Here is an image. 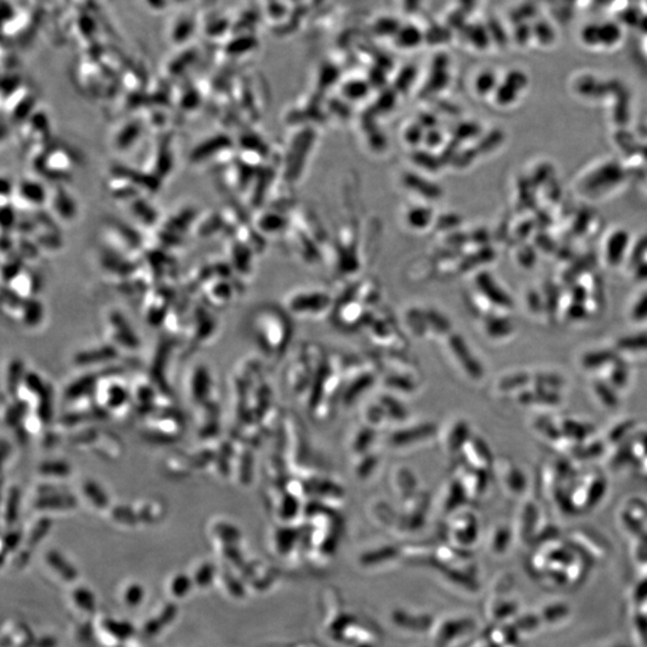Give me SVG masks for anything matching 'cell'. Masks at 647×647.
Wrapping results in <instances>:
<instances>
[{
    "instance_id": "6da1fadb",
    "label": "cell",
    "mask_w": 647,
    "mask_h": 647,
    "mask_svg": "<svg viewBox=\"0 0 647 647\" xmlns=\"http://www.w3.org/2000/svg\"><path fill=\"white\" fill-rule=\"evenodd\" d=\"M607 489L608 481L599 472L578 474L560 491L555 501L566 511L592 509L604 498Z\"/></svg>"
},
{
    "instance_id": "7a4b0ae2",
    "label": "cell",
    "mask_w": 647,
    "mask_h": 647,
    "mask_svg": "<svg viewBox=\"0 0 647 647\" xmlns=\"http://www.w3.org/2000/svg\"><path fill=\"white\" fill-rule=\"evenodd\" d=\"M254 319V329L258 342L265 352L275 357L282 355L291 339L293 327L287 315L273 307L258 310Z\"/></svg>"
},
{
    "instance_id": "3957f363",
    "label": "cell",
    "mask_w": 647,
    "mask_h": 647,
    "mask_svg": "<svg viewBox=\"0 0 647 647\" xmlns=\"http://www.w3.org/2000/svg\"><path fill=\"white\" fill-rule=\"evenodd\" d=\"M36 174L53 184H64L69 181L76 170L75 153L62 146H48L41 153L29 158Z\"/></svg>"
},
{
    "instance_id": "277c9868",
    "label": "cell",
    "mask_w": 647,
    "mask_h": 647,
    "mask_svg": "<svg viewBox=\"0 0 647 647\" xmlns=\"http://www.w3.org/2000/svg\"><path fill=\"white\" fill-rule=\"evenodd\" d=\"M102 236H104V242L106 244L104 245L106 249H109L112 252L126 258L134 264H139L143 261L146 241L131 227L126 226L119 221L109 219L107 222H104V228H102Z\"/></svg>"
},
{
    "instance_id": "5b68a950",
    "label": "cell",
    "mask_w": 647,
    "mask_h": 647,
    "mask_svg": "<svg viewBox=\"0 0 647 647\" xmlns=\"http://www.w3.org/2000/svg\"><path fill=\"white\" fill-rule=\"evenodd\" d=\"M52 127L50 116L43 109H36L33 114L19 124L17 142L19 149L31 158L50 144Z\"/></svg>"
},
{
    "instance_id": "8992f818",
    "label": "cell",
    "mask_w": 647,
    "mask_h": 647,
    "mask_svg": "<svg viewBox=\"0 0 647 647\" xmlns=\"http://www.w3.org/2000/svg\"><path fill=\"white\" fill-rule=\"evenodd\" d=\"M172 136L168 132L156 134V138L150 143L146 153L143 155L138 168L163 181L174 168V153H173Z\"/></svg>"
},
{
    "instance_id": "52a82bcc",
    "label": "cell",
    "mask_w": 647,
    "mask_h": 647,
    "mask_svg": "<svg viewBox=\"0 0 647 647\" xmlns=\"http://www.w3.org/2000/svg\"><path fill=\"white\" fill-rule=\"evenodd\" d=\"M445 348L447 350L450 357H452L453 362L462 369L464 376L474 381L482 380L484 376L483 364L460 335L450 333L447 337L445 338Z\"/></svg>"
},
{
    "instance_id": "ba28073f",
    "label": "cell",
    "mask_w": 647,
    "mask_h": 647,
    "mask_svg": "<svg viewBox=\"0 0 647 647\" xmlns=\"http://www.w3.org/2000/svg\"><path fill=\"white\" fill-rule=\"evenodd\" d=\"M146 131L138 115H130L115 125L109 136V146L115 153H127L138 146Z\"/></svg>"
},
{
    "instance_id": "9c48e42d",
    "label": "cell",
    "mask_w": 647,
    "mask_h": 647,
    "mask_svg": "<svg viewBox=\"0 0 647 647\" xmlns=\"http://www.w3.org/2000/svg\"><path fill=\"white\" fill-rule=\"evenodd\" d=\"M45 207L55 222H72L78 214L77 200L64 184H53L50 187Z\"/></svg>"
},
{
    "instance_id": "30bf717a",
    "label": "cell",
    "mask_w": 647,
    "mask_h": 647,
    "mask_svg": "<svg viewBox=\"0 0 647 647\" xmlns=\"http://www.w3.org/2000/svg\"><path fill=\"white\" fill-rule=\"evenodd\" d=\"M36 100L38 97L35 92L22 85L3 100V114L8 118L9 123L18 126L38 109Z\"/></svg>"
},
{
    "instance_id": "8fae6325",
    "label": "cell",
    "mask_w": 647,
    "mask_h": 647,
    "mask_svg": "<svg viewBox=\"0 0 647 647\" xmlns=\"http://www.w3.org/2000/svg\"><path fill=\"white\" fill-rule=\"evenodd\" d=\"M333 299L325 291H299L289 296L288 310L298 315H322L332 307Z\"/></svg>"
},
{
    "instance_id": "7c38bea8",
    "label": "cell",
    "mask_w": 647,
    "mask_h": 647,
    "mask_svg": "<svg viewBox=\"0 0 647 647\" xmlns=\"http://www.w3.org/2000/svg\"><path fill=\"white\" fill-rule=\"evenodd\" d=\"M437 433V425L432 422H422L418 425L396 429L395 432L388 434L387 446L395 450L413 447L415 445L421 444L433 437Z\"/></svg>"
},
{
    "instance_id": "4fadbf2b",
    "label": "cell",
    "mask_w": 647,
    "mask_h": 647,
    "mask_svg": "<svg viewBox=\"0 0 647 647\" xmlns=\"http://www.w3.org/2000/svg\"><path fill=\"white\" fill-rule=\"evenodd\" d=\"M368 307L364 303L357 301L355 298L345 299L342 298V301L338 305L337 312H335L333 318L338 325L345 330L367 329L369 322L373 319V315H369Z\"/></svg>"
},
{
    "instance_id": "5bb4252c",
    "label": "cell",
    "mask_w": 647,
    "mask_h": 647,
    "mask_svg": "<svg viewBox=\"0 0 647 647\" xmlns=\"http://www.w3.org/2000/svg\"><path fill=\"white\" fill-rule=\"evenodd\" d=\"M458 462L481 472L494 470L495 460L489 446L482 437L472 435L458 456Z\"/></svg>"
},
{
    "instance_id": "9a60e30c",
    "label": "cell",
    "mask_w": 647,
    "mask_h": 647,
    "mask_svg": "<svg viewBox=\"0 0 647 647\" xmlns=\"http://www.w3.org/2000/svg\"><path fill=\"white\" fill-rule=\"evenodd\" d=\"M494 470L498 474L502 489L512 496L525 494L528 489V477L517 464L509 458L495 460Z\"/></svg>"
},
{
    "instance_id": "2e32d148",
    "label": "cell",
    "mask_w": 647,
    "mask_h": 647,
    "mask_svg": "<svg viewBox=\"0 0 647 647\" xmlns=\"http://www.w3.org/2000/svg\"><path fill=\"white\" fill-rule=\"evenodd\" d=\"M367 329L369 330V338L376 342V344L384 345L385 349H393V352H396L402 350L406 347L398 330L396 329L395 322L386 315L383 317L373 315Z\"/></svg>"
},
{
    "instance_id": "e0dca14e",
    "label": "cell",
    "mask_w": 647,
    "mask_h": 647,
    "mask_svg": "<svg viewBox=\"0 0 647 647\" xmlns=\"http://www.w3.org/2000/svg\"><path fill=\"white\" fill-rule=\"evenodd\" d=\"M455 477L460 481L469 500L482 498L489 488L490 472H481L457 462Z\"/></svg>"
},
{
    "instance_id": "ac0fdd59",
    "label": "cell",
    "mask_w": 647,
    "mask_h": 647,
    "mask_svg": "<svg viewBox=\"0 0 647 647\" xmlns=\"http://www.w3.org/2000/svg\"><path fill=\"white\" fill-rule=\"evenodd\" d=\"M472 434L470 425L463 418L450 422L444 432L441 433V447L447 456L458 457L467 441L472 439Z\"/></svg>"
},
{
    "instance_id": "d6986e66",
    "label": "cell",
    "mask_w": 647,
    "mask_h": 647,
    "mask_svg": "<svg viewBox=\"0 0 647 647\" xmlns=\"http://www.w3.org/2000/svg\"><path fill=\"white\" fill-rule=\"evenodd\" d=\"M230 146H234V143L226 134H216L195 146L190 155V161L193 165H209L223 150L228 149Z\"/></svg>"
},
{
    "instance_id": "ffe728a7",
    "label": "cell",
    "mask_w": 647,
    "mask_h": 647,
    "mask_svg": "<svg viewBox=\"0 0 647 647\" xmlns=\"http://www.w3.org/2000/svg\"><path fill=\"white\" fill-rule=\"evenodd\" d=\"M516 402L528 408H555L562 403V395L559 391L530 387L514 396Z\"/></svg>"
},
{
    "instance_id": "44dd1931",
    "label": "cell",
    "mask_w": 647,
    "mask_h": 647,
    "mask_svg": "<svg viewBox=\"0 0 647 647\" xmlns=\"http://www.w3.org/2000/svg\"><path fill=\"white\" fill-rule=\"evenodd\" d=\"M253 254L247 246L234 236L226 244V259L235 275L249 276L252 273Z\"/></svg>"
},
{
    "instance_id": "7402d4cb",
    "label": "cell",
    "mask_w": 647,
    "mask_h": 647,
    "mask_svg": "<svg viewBox=\"0 0 647 647\" xmlns=\"http://www.w3.org/2000/svg\"><path fill=\"white\" fill-rule=\"evenodd\" d=\"M5 289L21 299H34L41 289V281L33 270L24 266L8 283H5Z\"/></svg>"
},
{
    "instance_id": "603a6c76",
    "label": "cell",
    "mask_w": 647,
    "mask_h": 647,
    "mask_svg": "<svg viewBox=\"0 0 647 647\" xmlns=\"http://www.w3.org/2000/svg\"><path fill=\"white\" fill-rule=\"evenodd\" d=\"M475 283L477 293L493 306L501 308V310H509L513 307L512 299L506 294L505 290H502V288L498 286L496 282L493 280V277L488 273H479L475 278Z\"/></svg>"
},
{
    "instance_id": "cb8c5ba5",
    "label": "cell",
    "mask_w": 647,
    "mask_h": 647,
    "mask_svg": "<svg viewBox=\"0 0 647 647\" xmlns=\"http://www.w3.org/2000/svg\"><path fill=\"white\" fill-rule=\"evenodd\" d=\"M229 280L230 278L223 277H214L202 288L203 298L211 307L222 308L232 301L235 286Z\"/></svg>"
},
{
    "instance_id": "d4e9b609",
    "label": "cell",
    "mask_w": 647,
    "mask_h": 647,
    "mask_svg": "<svg viewBox=\"0 0 647 647\" xmlns=\"http://www.w3.org/2000/svg\"><path fill=\"white\" fill-rule=\"evenodd\" d=\"M224 228L219 211H200L192 224L191 236L195 239H209L221 233Z\"/></svg>"
},
{
    "instance_id": "484cf974",
    "label": "cell",
    "mask_w": 647,
    "mask_h": 647,
    "mask_svg": "<svg viewBox=\"0 0 647 647\" xmlns=\"http://www.w3.org/2000/svg\"><path fill=\"white\" fill-rule=\"evenodd\" d=\"M123 205L125 212L139 226L153 229L160 222L158 210L151 205L149 198H137Z\"/></svg>"
},
{
    "instance_id": "4316f807",
    "label": "cell",
    "mask_w": 647,
    "mask_h": 647,
    "mask_svg": "<svg viewBox=\"0 0 647 647\" xmlns=\"http://www.w3.org/2000/svg\"><path fill=\"white\" fill-rule=\"evenodd\" d=\"M402 185L408 191L420 195V198L429 202L442 198V190L434 184L433 181L427 180L423 176L418 175V173H404L402 175Z\"/></svg>"
},
{
    "instance_id": "83f0119b",
    "label": "cell",
    "mask_w": 647,
    "mask_h": 647,
    "mask_svg": "<svg viewBox=\"0 0 647 647\" xmlns=\"http://www.w3.org/2000/svg\"><path fill=\"white\" fill-rule=\"evenodd\" d=\"M563 437L575 445H582L586 441L594 439L596 428L589 422L582 421L578 418H556Z\"/></svg>"
},
{
    "instance_id": "f1b7e54d",
    "label": "cell",
    "mask_w": 647,
    "mask_h": 647,
    "mask_svg": "<svg viewBox=\"0 0 647 647\" xmlns=\"http://www.w3.org/2000/svg\"><path fill=\"white\" fill-rule=\"evenodd\" d=\"M597 376L598 379L604 380L605 383L609 384L610 386L614 387L619 392V391L626 390V387L629 386V380H631V368L627 364V361L619 355Z\"/></svg>"
},
{
    "instance_id": "f546056e",
    "label": "cell",
    "mask_w": 647,
    "mask_h": 647,
    "mask_svg": "<svg viewBox=\"0 0 647 647\" xmlns=\"http://www.w3.org/2000/svg\"><path fill=\"white\" fill-rule=\"evenodd\" d=\"M390 486L393 494L404 500L411 498L418 491L416 476L406 467H396L395 470H392Z\"/></svg>"
},
{
    "instance_id": "4dcf8cb0",
    "label": "cell",
    "mask_w": 647,
    "mask_h": 647,
    "mask_svg": "<svg viewBox=\"0 0 647 647\" xmlns=\"http://www.w3.org/2000/svg\"><path fill=\"white\" fill-rule=\"evenodd\" d=\"M533 373L512 371L501 376L496 383V391L502 396H516L521 391L533 387Z\"/></svg>"
},
{
    "instance_id": "1f68e13d",
    "label": "cell",
    "mask_w": 647,
    "mask_h": 647,
    "mask_svg": "<svg viewBox=\"0 0 647 647\" xmlns=\"http://www.w3.org/2000/svg\"><path fill=\"white\" fill-rule=\"evenodd\" d=\"M288 217H284V214L278 212L276 209H270L265 210L258 214L257 219L254 221V228L263 235H276L282 233L288 228Z\"/></svg>"
},
{
    "instance_id": "d6a6232c",
    "label": "cell",
    "mask_w": 647,
    "mask_h": 647,
    "mask_svg": "<svg viewBox=\"0 0 647 647\" xmlns=\"http://www.w3.org/2000/svg\"><path fill=\"white\" fill-rule=\"evenodd\" d=\"M483 332L491 341H504L512 337L516 332V325L509 318L495 315L483 319Z\"/></svg>"
},
{
    "instance_id": "836d02e7",
    "label": "cell",
    "mask_w": 647,
    "mask_h": 647,
    "mask_svg": "<svg viewBox=\"0 0 647 647\" xmlns=\"http://www.w3.org/2000/svg\"><path fill=\"white\" fill-rule=\"evenodd\" d=\"M619 354L615 349H598L584 352L580 357V367L582 371L599 374L608 364H611Z\"/></svg>"
},
{
    "instance_id": "e575fe53",
    "label": "cell",
    "mask_w": 647,
    "mask_h": 647,
    "mask_svg": "<svg viewBox=\"0 0 647 647\" xmlns=\"http://www.w3.org/2000/svg\"><path fill=\"white\" fill-rule=\"evenodd\" d=\"M622 524L627 528H640L647 521V502L639 498L629 499L621 511Z\"/></svg>"
},
{
    "instance_id": "d590c367",
    "label": "cell",
    "mask_w": 647,
    "mask_h": 647,
    "mask_svg": "<svg viewBox=\"0 0 647 647\" xmlns=\"http://www.w3.org/2000/svg\"><path fill=\"white\" fill-rule=\"evenodd\" d=\"M620 357H640L647 352V333H636L621 337L614 344Z\"/></svg>"
},
{
    "instance_id": "8d00e7d4",
    "label": "cell",
    "mask_w": 647,
    "mask_h": 647,
    "mask_svg": "<svg viewBox=\"0 0 647 647\" xmlns=\"http://www.w3.org/2000/svg\"><path fill=\"white\" fill-rule=\"evenodd\" d=\"M434 211L428 207L422 205H413L406 212V223L411 229L420 232L425 230L428 227L433 226Z\"/></svg>"
},
{
    "instance_id": "74e56055",
    "label": "cell",
    "mask_w": 647,
    "mask_h": 647,
    "mask_svg": "<svg viewBox=\"0 0 647 647\" xmlns=\"http://www.w3.org/2000/svg\"><path fill=\"white\" fill-rule=\"evenodd\" d=\"M638 428V421L636 420H626L620 422L616 425H614L610 429L609 433L605 437V442L608 447L616 448L617 446L624 444L629 441L631 437L636 433Z\"/></svg>"
},
{
    "instance_id": "f35d334b",
    "label": "cell",
    "mask_w": 647,
    "mask_h": 647,
    "mask_svg": "<svg viewBox=\"0 0 647 647\" xmlns=\"http://www.w3.org/2000/svg\"><path fill=\"white\" fill-rule=\"evenodd\" d=\"M406 325L409 329L411 335L416 338H428V322L425 310L418 307H411L406 310L404 315Z\"/></svg>"
},
{
    "instance_id": "ab89813d",
    "label": "cell",
    "mask_w": 647,
    "mask_h": 647,
    "mask_svg": "<svg viewBox=\"0 0 647 647\" xmlns=\"http://www.w3.org/2000/svg\"><path fill=\"white\" fill-rule=\"evenodd\" d=\"M441 494H442L444 509L446 511H453V509H458L460 506L463 505L464 502L467 500L463 486H462L460 481L456 477H453L451 481H448V483H446V486L441 491Z\"/></svg>"
},
{
    "instance_id": "60d3db41",
    "label": "cell",
    "mask_w": 647,
    "mask_h": 647,
    "mask_svg": "<svg viewBox=\"0 0 647 647\" xmlns=\"http://www.w3.org/2000/svg\"><path fill=\"white\" fill-rule=\"evenodd\" d=\"M607 442L601 439H591L586 441L584 444L579 445L575 447V451L570 455L575 460H582V462H589V460H597L599 457L603 456L607 450Z\"/></svg>"
},
{
    "instance_id": "b9f144b4",
    "label": "cell",
    "mask_w": 647,
    "mask_h": 647,
    "mask_svg": "<svg viewBox=\"0 0 647 647\" xmlns=\"http://www.w3.org/2000/svg\"><path fill=\"white\" fill-rule=\"evenodd\" d=\"M427 322H428V338H446L452 332V326L444 315L437 310H425Z\"/></svg>"
},
{
    "instance_id": "7bdbcfd3",
    "label": "cell",
    "mask_w": 647,
    "mask_h": 647,
    "mask_svg": "<svg viewBox=\"0 0 647 647\" xmlns=\"http://www.w3.org/2000/svg\"><path fill=\"white\" fill-rule=\"evenodd\" d=\"M592 392L594 397L597 398L598 402L607 409H616L620 406V399H619V392L614 387L610 386L609 384L605 383L604 380L596 379L592 383Z\"/></svg>"
},
{
    "instance_id": "ee69618b",
    "label": "cell",
    "mask_w": 647,
    "mask_h": 647,
    "mask_svg": "<svg viewBox=\"0 0 647 647\" xmlns=\"http://www.w3.org/2000/svg\"><path fill=\"white\" fill-rule=\"evenodd\" d=\"M362 420H364V425L368 428L374 429V430L384 429L391 423L386 411L384 410L379 402L371 403L366 406V409L362 413Z\"/></svg>"
},
{
    "instance_id": "f6af8a7d",
    "label": "cell",
    "mask_w": 647,
    "mask_h": 647,
    "mask_svg": "<svg viewBox=\"0 0 647 647\" xmlns=\"http://www.w3.org/2000/svg\"><path fill=\"white\" fill-rule=\"evenodd\" d=\"M411 162H414L415 165H418V168L423 169L427 173L439 172L444 165L437 153L425 148H418L413 151Z\"/></svg>"
},
{
    "instance_id": "bcb514c9",
    "label": "cell",
    "mask_w": 647,
    "mask_h": 647,
    "mask_svg": "<svg viewBox=\"0 0 647 647\" xmlns=\"http://www.w3.org/2000/svg\"><path fill=\"white\" fill-rule=\"evenodd\" d=\"M146 315L150 320H156L158 318H167L168 315V298L165 293L161 290L155 293H148L146 296Z\"/></svg>"
},
{
    "instance_id": "7dc6e473",
    "label": "cell",
    "mask_w": 647,
    "mask_h": 647,
    "mask_svg": "<svg viewBox=\"0 0 647 647\" xmlns=\"http://www.w3.org/2000/svg\"><path fill=\"white\" fill-rule=\"evenodd\" d=\"M378 402L386 411L391 423H402L408 418V410L401 401L390 395L380 396Z\"/></svg>"
},
{
    "instance_id": "c3c4849f",
    "label": "cell",
    "mask_w": 647,
    "mask_h": 647,
    "mask_svg": "<svg viewBox=\"0 0 647 647\" xmlns=\"http://www.w3.org/2000/svg\"><path fill=\"white\" fill-rule=\"evenodd\" d=\"M376 430L368 428L366 425H362V428L357 430V434L354 435L352 440V453L355 456H360L364 453L369 452L371 447L376 441Z\"/></svg>"
},
{
    "instance_id": "681fc988",
    "label": "cell",
    "mask_w": 647,
    "mask_h": 647,
    "mask_svg": "<svg viewBox=\"0 0 647 647\" xmlns=\"http://www.w3.org/2000/svg\"><path fill=\"white\" fill-rule=\"evenodd\" d=\"M357 457V460L354 463V474L359 479H367L371 477L373 472H376V467L379 465V457L374 452L364 453Z\"/></svg>"
},
{
    "instance_id": "f907efd6",
    "label": "cell",
    "mask_w": 647,
    "mask_h": 647,
    "mask_svg": "<svg viewBox=\"0 0 647 647\" xmlns=\"http://www.w3.org/2000/svg\"><path fill=\"white\" fill-rule=\"evenodd\" d=\"M202 92L198 90H192V89H185L184 92H180L176 97L172 101L175 102V106L181 113H193L195 109H198L202 104Z\"/></svg>"
},
{
    "instance_id": "816d5d0a",
    "label": "cell",
    "mask_w": 647,
    "mask_h": 647,
    "mask_svg": "<svg viewBox=\"0 0 647 647\" xmlns=\"http://www.w3.org/2000/svg\"><path fill=\"white\" fill-rule=\"evenodd\" d=\"M355 299L364 303V306H374L380 299V288L376 282L369 281L357 287Z\"/></svg>"
},
{
    "instance_id": "f5cc1de1",
    "label": "cell",
    "mask_w": 647,
    "mask_h": 647,
    "mask_svg": "<svg viewBox=\"0 0 647 647\" xmlns=\"http://www.w3.org/2000/svg\"><path fill=\"white\" fill-rule=\"evenodd\" d=\"M629 450L634 464L641 463L647 460V430L636 432L629 440Z\"/></svg>"
},
{
    "instance_id": "db71d44e",
    "label": "cell",
    "mask_w": 647,
    "mask_h": 647,
    "mask_svg": "<svg viewBox=\"0 0 647 647\" xmlns=\"http://www.w3.org/2000/svg\"><path fill=\"white\" fill-rule=\"evenodd\" d=\"M425 134V129L418 121H415V123L406 125V129L403 131V138L408 146H413L414 149H418V146L421 144L423 146Z\"/></svg>"
},
{
    "instance_id": "11a10c76",
    "label": "cell",
    "mask_w": 647,
    "mask_h": 647,
    "mask_svg": "<svg viewBox=\"0 0 647 647\" xmlns=\"http://www.w3.org/2000/svg\"><path fill=\"white\" fill-rule=\"evenodd\" d=\"M479 130H481V129H479V126L474 123L460 124V125L455 127V130L452 131L451 139H453L455 142L460 144V142L469 141V139L476 137V136L479 134Z\"/></svg>"
},
{
    "instance_id": "9f6ffc18",
    "label": "cell",
    "mask_w": 647,
    "mask_h": 647,
    "mask_svg": "<svg viewBox=\"0 0 647 647\" xmlns=\"http://www.w3.org/2000/svg\"><path fill=\"white\" fill-rule=\"evenodd\" d=\"M462 223V219H460L458 214H441L440 217L434 219V226L437 228V232H442V233H452L456 230L457 227L460 226Z\"/></svg>"
},
{
    "instance_id": "6f0895ef",
    "label": "cell",
    "mask_w": 647,
    "mask_h": 647,
    "mask_svg": "<svg viewBox=\"0 0 647 647\" xmlns=\"http://www.w3.org/2000/svg\"><path fill=\"white\" fill-rule=\"evenodd\" d=\"M446 141H445L444 134L437 129L425 131V139H423V148L425 149L434 150L441 149Z\"/></svg>"
},
{
    "instance_id": "680465c9",
    "label": "cell",
    "mask_w": 647,
    "mask_h": 647,
    "mask_svg": "<svg viewBox=\"0 0 647 647\" xmlns=\"http://www.w3.org/2000/svg\"><path fill=\"white\" fill-rule=\"evenodd\" d=\"M395 92L393 94H383L376 100V107H373V112H374V114H386V113L392 112V108H395Z\"/></svg>"
},
{
    "instance_id": "91938a15",
    "label": "cell",
    "mask_w": 647,
    "mask_h": 647,
    "mask_svg": "<svg viewBox=\"0 0 647 647\" xmlns=\"http://www.w3.org/2000/svg\"><path fill=\"white\" fill-rule=\"evenodd\" d=\"M344 96L345 99L348 100L355 101L361 100L362 97L367 95L368 88L366 87V85H362V83H350V85L344 87Z\"/></svg>"
},
{
    "instance_id": "94428289",
    "label": "cell",
    "mask_w": 647,
    "mask_h": 647,
    "mask_svg": "<svg viewBox=\"0 0 647 647\" xmlns=\"http://www.w3.org/2000/svg\"><path fill=\"white\" fill-rule=\"evenodd\" d=\"M632 320L636 322H643L647 320V295H643L636 301L632 308Z\"/></svg>"
},
{
    "instance_id": "6125c7cd",
    "label": "cell",
    "mask_w": 647,
    "mask_h": 647,
    "mask_svg": "<svg viewBox=\"0 0 647 647\" xmlns=\"http://www.w3.org/2000/svg\"><path fill=\"white\" fill-rule=\"evenodd\" d=\"M626 241H627V236L626 234H617L615 238H613V240L610 241L609 246V257L611 261H616L620 259V254H619V249L622 251V249H624L626 247Z\"/></svg>"
},
{
    "instance_id": "be15d7a7",
    "label": "cell",
    "mask_w": 647,
    "mask_h": 647,
    "mask_svg": "<svg viewBox=\"0 0 647 647\" xmlns=\"http://www.w3.org/2000/svg\"><path fill=\"white\" fill-rule=\"evenodd\" d=\"M420 125H421L425 131L433 130V129H437V116L433 114V113H429V112H421L418 114V120H416Z\"/></svg>"
},
{
    "instance_id": "e7e4bbea",
    "label": "cell",
    "mask_w": 647,
    "mask_h": 647,
    "mask_svg": "<svg viewBox=\"0 0 647 647\" xmlns=\"http://www.w3.org/2000/svg\"><path fill=\"white\" fill-rule=\"evenodd\" d=\"M494 80L491 78V76H481L479 77V80L476 82V89H477V92L481 94V95H486L489 92L490 89L493 88L494 85Z\"/></svg>"
},
{
    "instance_id": "03108f58",
    "label": "cell",
    "mask_w": 647,
    "mask_h": 647,
    "mask_svg": "<svg viewBox=\"0 0 647 647\" xmlns=\"http://www.w3.org/2000/svg\"><path fill=\"white\" fill-rule=\"evenodd\" d=\"M126 592V599L130 604H138L141 602V597H142V590H139L137 586H132L130 589H127Z\"/></svg>"
}]
</instances>
